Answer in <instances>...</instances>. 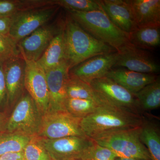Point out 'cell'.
Wrapping results in <instances>:
<instances>
[{"label": "cell", "instance_id": "f546056e", "mask_svg": "<svg viewBox=\"0 0 160 160\" xmlns=\"http://www.w3.org/2000/svg\"><path fill=\"white\" fill-rule=\"evenodd\" d=\"M17 44L9 35L0 34V62L20 55Z\"/></svg>", "mask_w": 160, "mask_h": 160}, {"label": "cell", "instance_id": "3957f363", "mask_svg": "<svg viewBox=\"0 0 160 160\" xmlns=\"http://www.w3.org/2000/svg\"><path fill=\"white\" fill-rule=\"evenodd\" d=\"M69 15L92 36L122 53L135 47L129 34L120 29L102 9L89 12L69 11Z\"/></svg>", "mask_w": 160, "mask_h": 160}, {"label": "cell", "instance_id": "484cf974", "mask_svg": "<svg viewBox=\"0 0 160 160\" xmlns=\"http://www.w3.org/2000/svg\"><path fill=\"white\" fill-rule=\"evenodd\" d=\"M35 7L33 0H0V18L13 17Z\"/></svg>", "mask_w": 160, "mask_h": 160}, {"label": "cell", "instance_id": "6da1fadb", "mask_svg": "<svg viewBox=\"0 0 160 160\" xmlns=\"http://www.w3.org/2000/svg\"><path fill=\"white\" fill-rule=\"evenodd\" d=\"M143 118L144 116L105 105L82 119L80 125L87 137L96 141L114 132L139 127Z\"/></svg>", "mask_w": 160, "mask_h": 160}, {"label": "cell", "instance_id": "f1b7e54d", "mask_svg": "<svg viewBox=\"0 0 160 160\" xmlns=\"http://www.w3.org/2000/svg\"><path fill=\"white\" fill-rule=\"evenodd\" d=\"M115 153L111 149L98 145L95 142L92 146L86 149L82 155V160H115L117 158Z\"/></svg>", "mask_w": 160, "mask_h": 160}, {"label": "cell", "instance_id": "603a6c76", "mask_svg": "<svg viewBox=\"0 0 160 160\" xmlns=\"http://www.w3.org/2000/svg\"><path fill=\"white\" fill-rule=\"evenodd\" d=\"M66 92L67 98L93 100L107 104L99 97L90 84L69 74L66 83Z\"/></svg>", "mask_w": 160, "mask_h": 160}, {"label": "cell", "instance_id": "1f68e13d", "mask_svg": "<svg viewBox=\"0 0 160 160\" xmlns=\"http://www.w3.org/2000/svg\"><path fill=\"white\" fill-rule=\"evenodd\" d=\"M13 19V16L0 18V34L9 35Z\"/></svg>", "mask_w": 160, "mask_h": 160}, {"label": "cell", "instance_id": "44dd1931", "mask_svg": "<svg viewBox=\"0 0 160 160\" xmlns=\"http://www.w3.org/2000/svg\"><path fill=\"white\" fill-rule=\"evenodd\" d=\"M139 138L140 141L147 148L152 160H160V133L158 124L144 116Z\"/></svg>", "mask_w": 160, "mask_h": 160}, {"label": "cell", "instance_id": "277c9868", "mask_svg": "<svg viewBox=\"0 0 160 160\" xmlns=\"http://www.w3.org/2000/svg\"><path fill=\"white\" fill-rule=\"evenodd\" d=\"M42 119V115L36 104L26 90L7 119L4 131L29 136L36 135L39 130Z\"/></svg>", "mask_w": 160, "mask_h": 160}, {"label": "cell", "instance_id": "83f0119b", "mask_svg": "<svg viewBox=\"0 0 160 160\" xmlns=\"http://www.w3.org/2000/svg\"><path fill=\"white\" fill-rule=\"evenodd\" d=\"M55 4L68 11L85 12L102 9L98 0H55Z\"/></svg>", "mask_w": 160, "mask_h": 160}, {"label": "cell", "instance_id": "cb8c5ba5", "mask_svg": "<svg viewBox=\"0 0 160 160\" xmlns=\"http://www.w3.org/2000/svg\"><path fill=\"white\" fill-rule=\"evenodd\" d=\"M105 105L107 104L93 100L67 98L64 108L65 111L72 116L82 119L94 113L101 106Z\"/></svg>", "mask_w": 160, "mask_h": 160}, {"label": "cell", "instance_id": "ba28073f", "mask_svg": "<svg viewBox=\"0 0 160 160\" xmlns=\"http://www.w3.org/2000/svg\"><path fill=\"white\" fill-rule=\"evenodd\" d=\"M90 84L104 102L118 109L142 115L134 95L113 80L104 77L93 80Z\"/></svg>", "mask_w": 160, "mask_h": 160}, {"label": "cell", "instance_id": "30bf717a", "mask_svg": "<svg viewBox=\"0 0 160 160\" xmlns=\"http://www.w3.org/2000/svg\"><path fill=\"white\" fill-rule=\"evenodd\" d=\"M41 139L52 160L80 159L84 152L95 143L94 140L87 137H67L53 139L41 138Z\"/></svg>", "mask_w": 160, "mask_h": 160}, {"label": "cell", "instance_id": "4fadbf2b", "mask_svg": "<svg viewBox=\"0 0 160 160\" xmlns=\"http://www.w3.org/2000/svg\"><path fill=\"white\" fill-rule=\"evenodd\" d=\"M119 53L117 52L90 58L73 67L69 74L90 84L93 80L106 77L115 66Z\"/></svg>", "mask_w": 160, "mask_h": 160}, {"label": "cell", "instance_id": "5b68a950", "mask_svg": "<svg viewBox=\"0 0 160 160\" xmlns=\"http://www.w3.org/2000/svg\"><path fill=\"white\" fill-rule=\"evenodd\" d=\"M140 131L141 126L114 132L94 141L111 149L118 158L152 160L147 148L140 141Z\"/></svg>", "mask_w": 160, "mask_h": 160}, {"label": "cell", "instance_id": "8fae6325", "mask_svg": "<svg viewBox=\"0 0 160 160\" xmlns=\"http://www.w3.org/2000/svg\"><path fill=\"white\" fill-rule=\"evenodd\" d=\"M26 62L25 89L34 100L42 116L50 111V98L46 72L36 62Z\"/></svg>", "mask_w": 160, "mask_h": 160}, {"label": "cell", "instance_id": "2e32d148", "mask_svg": "<svg viewBox=\"0 0 160 160\" xmlns=\"http://www.w3.org/2000/svg\"><path fill=\"white\" fill-rule=\"evenodd\" d=\"M116 66L147 74H155L160 69L159 65L150 55L144 50L135 47L119 54Z\"/></svg>", "mask_w": 160, "mask_h": 160}, {"label": "cell", "instance_id": "4dcf8cb0", "mask_svg": "<svg viewBox=\"0 0 160 160\" xmlns=\"http://www.w3.org/2000/svg\"><path fill=\"white\" fill-rule=\"evenodd\" d=\"M7 106V92L3 70L2 63L0 62V107Z\"/></svg>", "mask_w": 160, "mask_h": 160}, {"label": "cell", "instance_id": "9a60e30c", "mask_svg": "<svg viewBox=\"0 0 160 160\" xmlns=\"http://www.w3.org/2000/svg\"><path fill=\"white\" fill-rule=\"evenodd\" d=\"M101 8L120 29L130 34L138 26L127 0H98Z\"/></svg>", "mask_w": 160, "mask_h": 160}, {"label": "cell", "instance_id": "d4e9b609", "mask_svg": "<svg viewBox=\"0 0 160 160\" xmlns=\"http://www.w3.org/2000/svg\"><path fill=\"white\" fill-rule=\"evenodd\" d=\"M31 137L18 132H0V156L22 152Z\"/></svg>", "mask_w": 160, "mask_h": 160}, {"label": "cell", "instance_id": "836d02e7", "mask_svg": "<svg viewBox=\"0 0 160 160\" xmlns=\"http://www.w3.org/2000/svg\"><path fill=\"white\" fill-rule=\"evenodd\" d=\"M7 120L5 115L0 112V132L4 131Z\"/></svg>", "mask_w": 160, "mask_h": 160}, {"label": "cell", "instance_id": "d6986e66", "mask_svg": "<svg viewBox=\"0 0 160 160\" xmlns=\"http://www.w3.org/2000/svg\"><path fill=\"white\" fill-rule=\"evenodd\" d=\"M63 29L64 25L42 55L36 62L45 72L56 68L66 62Z\"/></svg>", "mask_w": 160, "mask_h": 160}, {"label": "cell", "instance_id": "e575fe53", "mask_svg": "<svg viewBox=\"0 0 160 160\" xmlns=\"http://www.w3.org/2000/svg\"><path fill=\"white\" fill-rule=\"evenodd\" d=\"M115 160H145L143 159H140L137 158H117Z\"/></svg>", "mask_w": 160, "mask_h": 160}, {"label": "cell", "instance_id": "e0dca14e", "mask_svg": "<svg viewBox=\"0 0 160 160\" xmlns=\"http://www.w3.org/2000/svg\"><path fill=\"white\" fill-rule=\"evenodd\" d=\"M109 78L135 94L158 77L156 74L136 72L126 69H111L107 73Z\"/></svg>", "mask_w": 160, "mask_h": 160}, {"label": "cell", "instance_id": "5bb4252c", "mask_svg": "<svg viewBox=\"0 0 160 160\" xmlns=\"http://www.w3.org/2000/svg\"><path fill=\"white\" fill-rule=\"evenodd\" d=\"M70 70L67 63L45 72L50 102V112L66 111V87Z\"/></svg>", "mask_w": 160, "mask_h": 160}, {"label": "cell", "instance_id": "9c48e42d", "mask_svg": "<svg viewBox=\"0 0 160 160\" xmlns=\"http://www.w3.org/2000/svg\"><path fill=\"white\" fill-rule=\"evenodd\" d=\"M64 21L47 24L37 29L17 44L20 54L26 61L37 62L52 41L61 31Z\"/></svg>", "mask_w": 160, "mask_h": 160}, {"label": "cell", "instance_id": "d6a6232c", "mask_svg": "<svg viewBox=\"0 0 160 160\" xmlns=\"http://www.w3.org/2000/svg\"><path fill=\"white\" fill-rule=\"evenodd\" d=\"M0 160H23V152L0 156Z\"/></svg>", "mask_w": 160, "mask_h": 160}, {"label": "cell", "instance_id": "8992f818", "mask_svg": "<svg viewBox=\"0 0 160 160\" xmlns=\"http://www.w3.org/2000/svg\"><path fill=\"white\" fill-rule=\"evenodd\" d=\"M81 120L66 111L49 112L42 116L37 135L50 139L71 136L86 137L81 128Z\"/></svg>", "mask_w": 160, "mask_h": 160}, {"label": "cell", "instance_id": "d590c367", "mask_svg": "<svg viewBox=\"0 0 160 160\" xmlns=\"http://www.w3.org/2000/svg\"><path fill=\"white\" fill-rule=\"evenodd\" d=\"M80 160V159H74V160Z\"/></svg>", "mask_w": 160, "mask_h": 160}, {"label": "cell", "instance_id": "7a4b0ae2", "mask_svg": "<svg viewBox=\"0 0 160 160\" xmlns=\"http://www.w3.org/2000/svg\"><path fill=\"white\" fill-rule=\"evenodd\" d=\"M63 33L66 62L70 70L90 58L116 52L85 31L69 15L64 21Z\"/></svg>", "mask_w": 160, "mask_h": 160}, {"label": "cell", "instance_id": "52a82bcc", "mask_svg": "<svg viewBox=\"0 0 160 160\" xmlns=\"http://www.w3.org/2000/svg\"><path fill=\"white\" fill-rule=\"evenodd\" d=\"M57 5L43 6L21 12L13 16L9 36L17 44L53 18L58 10Z\"/></svg>", "mask_w": 160, "mask_h": 160}, {"label": "cell", "instance_id": "ffe728a7", "mask_svg": "<svg viewBox=\"0 0 160 160\" xmlns=\"http://www.w3.org/2000/svg\"><path fill=\"white\" fill-rule=\"evenodd\" d=\"M131 44L137 49H152L160 44V24L139 26L129 34Z\"/></svg>", "mask_w": 160, "mask_h": 160}, {"label": "cell", "instance_id": "ac0fdd59", "mask_svg": "<svg viewBox=\"0 0 160 160\" xmlns=\"http://www.w3.org/2000/svg\"><path fill=\"white\" fill-rule=\"evenodd\" d=\"M138 27L160 24V0H127Z\"/></svg>", "mask_w": 160, "mask_h": 160}, {"label": "cell", "instance_id": "7c38bea8", "mask_svg": "<svg viewBox=\"0 0 160 160\" xmlns=\"http://www.w3.org/2000/svg\"><path fill=\"white\" fill-rule=\"evenodd\" d=\"M26 62L21 54L2 63L7 92V106H15L26 91Z\"/></svg>", "mask_w": 160, "mask_h": 160}, {"label": "cell", "instance_id": "7402d4cb", "mask_svg": "<svg viewBox=\"0 0 160 160\" xmlns=\"http://www.w3.org/2000/svg\"><path fill=\"white\" fill-rule=\"evenodd\" d=\"M141 113L152 111L160 106V79L158 78L134 94Z\"/></svg>", "mask_w": 160, "mask_h": 160}, {"label": "cell", "instance_id": "4316f807", "mask_svg": "<svg viewBox=\"0 0 160 160\" xmlns=\"http://www.w3.org/2000/svg\"><path fill=\"white\" fill-rule=\"evenodd\" d=\"M23 160H52L37 135L31 138L23 151Z\"/></svg>", "mask_w": 160, "mask_h": 160}]
</instances>
